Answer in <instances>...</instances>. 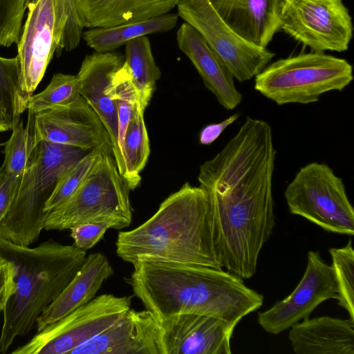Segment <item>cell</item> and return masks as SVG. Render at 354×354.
<instances>
[{
  "label": "cell",
  "instance_id": "cell-1",
  "mask_svg": "<svg viewBox=\"0 0 354 354\" xmlns=\"http://www.w3.org/2000/svg\"><path fill=\"white\" fill-rule=\"evenodd\" d=\"M277 151L266 121L247 117L236 134L199 168L208 194L216 254L227 271L252 277L275 225L272 178Z\"/></svg>",
  "mask_w": 354,
  "mask_h": 354
},
{
  "label": "cell",
  "instance_id": "cell-2",
  "mask_svg": "<svg viewBox=\"0 0 354 354\" xmlns=\"http://www.w3.org/2000/svg\"><path fill=\"white\" fill-rule=\"evenodd\" d=\"M133 266L125 282L158 319L198 314L237 325L263 303V295L222 268L153 261H140Z\"/></svg>",
  "mask_w": 354,
  "mask_h": 354
},
{
  "label": "cell",
  "instance_id": "cell-3",
  "mask_svg": "<svg viewBox=\"0 0 354 354\" xmlns=\"http://www.w3.org/2000/svg\"><path fill=\"white\" fill-rule=\"evenodd\" d=\"M115 248L117 255L132 265L153 261L222 268L208 194L189 183L166 198L145 223L120 232Z\"/></svg>",
  "mask_w": 354,
  "mask_h": 354
},
{
  "label": "cell",
  "instance_id": "cell-4",
  "mask_svg": "<svg viewBox=\"0 0 354 354\" xmlns=\"http://www.w3.org/2000/svg\"><path fill=\"white\" fill-rule=\"evenodd\" d=\"M86 251L53 240L35 248L0 236V258L15 269V289L3 310L0 353L29 333L38 317L59 295L84 262Z\"/></svg>",
  "mask_w": 354,
  "mask_h": 354
},
{
  "label": "cell",
  "instance_id": "cell-5",
  "mask_svg": "<svg viewBox=\"0 0 354 354\" xmlns=\"http://www.w3.org/2000/svg\"><path fill=\"white\" fill-rule=\"evenodd\" d=\"M87 153L72 146L39 142L35 158L19 176L14 200L0 224V236L24 246L36 242L48 214L45 205L57 183Z\"/></svg>",
  "mask_w": 354,
  "mask_h": 354
},
{
  "label": "cell",
  "instance_id": "cell-6",
  "mask_svg": "<svg viewBox=\"0 0 354 354\" xmlns=\"http://www.w3.org/2000/svg\"><path fill=\"white\" fill-rule=\"evenodd\" d=\"M19 42V88L28 104L54 53L80 44L84 26L76 0H32Z\"/></svg>",
  "mask_w": 354,
  "mask_h": 354
},
{
  "label": "cell",
  "instance_id": "cell-7",
  "mask_svg": "<svg viewBox=\"0 0 354 354\" xmlns=\"http://www.w3.org/2000/svg\"><path fill=\"white\" fill-rule=\"evenodd\" d=\"M130 189L110 149H103L76 191L48 212L46 230H65L86 223H109L120 230L132 222Z\"/></svg>",
  "mask_w": 354,
  "mask_h": 354
},
{
  "label": "cell",
  "instance_id": "cell-8",
  "mask_svg": "<svg viewBox=\"0 0 354 354\" xmlns=\"http://www.w3.org/2000/svg\"><path fill=\"white\" fill-rule=\"evenodd\" d=\"M254 77V89L277 104H307L324 93L343 91L353 73L346 59L312 51L278 59Z\"/></svg>",
  "mask_w": 354,
  "mask_h": 354
},
{
  "label": "cell",
  "instance_id": "cell-9",
  "mask_svg": "<svg viewBox=\"0 0 354 354\" xmlns=\"http://www.w3.org/2000/svg\"><path fill=\"white\" fill-rule=\"evenodd\" d=\"M284 196L291 214L326 231L353 235V207L343 180L328 165L313 162L300 168Z\"/></svg>",
  "mask_w": 354,
  "mask_h": 354
},
{
  "label": "cell",
  "instance_id": "cell-10",
  "mask_svg": "<svg viewBox=\"0 0 354 354\" xmlns=\"http://www.w3.org/2000/svg\"><path fill=\"white\" fill-rule=\"evenodd\" d=\"M131 296L103 294L37 332L12 354H70L131 308Z\"/></svg>",
  "mask_w": 354,
  "mask_h": 354
},
{
  "label": "cell",
  "instance_id": "cell-11",
  "mask_svg": "<svg viewBox=\"0 0 354 354\" xmlns=\"http://www.w3.org/2000/svg\"><path fill=\"white\" fill-rule=\"evenodd\" d=\"M279 24L312 51H346L353 37L352 19L342 0H282Z\"/></svg>",
  "mask_w": 354,
  "mask_h": 354
},
{
  "label": "cell",
  "instance_id": "cell-12",
  "mask_svg": "<svg viewBox=\"0 0 354 354\" xmlns=\"http://www.w3.org/2000/svg\"><path fill=\"white\" fill-rule=\"evenodd\" d=\"M178 15L194 28L223 60L234 79L243 82L261 72L275 55L250 44L221 18L209 0H180Z\"/></svg>",
  "mask_w": 354,
  "mask_h": 354
},
{
  "label": "cell",
  "instance_id": "cell-13",
  "mask_svg": "<svg viewBox=\"0 0 354 354\" xmlns=\"http://www.w3.org/2000/svg\"><path fill=\"white\" fill-rule=\"evenodd\" d=\"M337 286L331 266L318 251L308 252L305 272L295 290L270 308L258 313L257 322L267 333L278 335L309 317L322 302L335 299Z\"/></svg>",
  "mask_w": 354,
  "mask_h": 354
},
{
  "label": "cell",
  "instance_id": "cell-14",
  "mask_svg": "<svg viewBox=\"0 0 354 354\" xmlns=\"http://www.w3.org/2000/svg\"><path fill=\"white\" fill-rule=\"evenodd\" d=\"M35 129L37 143L65 145L88 152L111 149L105 127L82 96L69 106L36 113Z\"/></svg>",
  "mask_w": 354,
  "mask_h": 354
},
{
  "label": "cell",
  "instance_id": "cell-15",
  "mask_svg": "<svg viewBox=\"0 0 354 354\" xmlns=\"http://www.w3.org/2000/svg\"><path fill=\"white\" fill-rule=\"evenodd\" d=\"M162 354H231L236 325L198 314H178L159 319Z\"/></svg>",
  "mask_w": 354,
  "mask_h": 354
},
{
  "label": "cell",
  "instance_id": "cell-16",
  "mask_svg": "<svg viewBox=\"0 0 354 354\" xmlns=\"http://www.w3.org/2000/svg\"><path fill=\"white\" fill-rule=\"evenodd\" d=\"M124 62L119 53L95 52L84 57L76 77L80 95L97 115L109 134L113 156L124 179L126 167L118 144L117 104L109 93L111 80Z\"/></svg>",
  "mask_w": 354,
  "mask_h": 354
},
{
  "label": "cell",
  "instance_id": "cell-17",
  "mask_svg": "<svg viewBox=\"0 0 354 354\" xmlns=\"http://www.w3.org/2000/svg\"><path fill=\"white\" fill-rule=\"evenodd\" d=\"M70 354H162L159 319L147 309L129 308L111 326Z\"/></svg>",
  "mask_w": 354,
  "mask_h": 354
},
{
  "label": "cell",
  "instance_id": "cell-18",
  "mask_svg": "<svg viewBox=\"0 0 354 354\" xmlns=\"http://www.w3.org/2000/svg\"><path fill=\"white\" fill-rule=\"evenodd\" d=\"M180 50L190 59L198 72L205 86L225 109L232 110L242 101L234 78L221 57L202 35L187 23L177 31Z\"/></svg>",
  "mask_w": 354,
  "mask_h": 354
},
{
  "label": "cell",
  "instance_id": "cell-19",
  "mask_svg": "<svg viewBox=\"0 0 354 354\" xmlns=\"http://www.w3.org/2000/svg\"><path fill=\"white\" fill-rule=\"evenodd\" d=\"M282 0H209L223 21L250 44L266 48L280 30Z\"/></svg>",
  "mask_w": 354,
  "mask_h": 354
},
{
  "label": "cell",
  "instance_id": "cell-20",
  "mask_svg": "<svg viewBox=\"0 0 354 354\" xmlns=\"http://www.w3.org/2000/svg\"><path fill=\"white\" fill-rule=\"evenodd\" d=\"M113 273V268L104 254H88L73 279L38 317L37 332L91 301Z\"/></svg>",
  "mask_w": 354,
  "mask_h": 354
},
{
  "label": "cell",
  "instance_id": "cell-21",
  "mask_svg": "<svg viewBox=\"0 0 354 354\" xmlns=\"http://www.w3.org/2000/svg\"><path fill=\"white\" fill-rule=\"evenodd\" d=\"M288 339L296 354H354V322L329 316L292 325Z\"/></svg>",
  "mask_w": 354,
  "mask_h": 354
},
{
  "label": "cell",
  "instance_id": "cell-22",
  "mask_svg": "<svg viewBox=\"0 0 354 354\" xmlns=\"http://www.w3.org/2000/svg\"><path fill=\"white\" fill-rule=\"evenodd\" d=\"M180 0H76L82 26L106 28L168 13Z\"/></svg>",
  "mask_w": 354,
  "mask_h": 354
},
{
  "label": "cell",
  "instance_id": "cell-23",
  "mask_svg": "<svg viewBox=\"0 0 354 354\" xmlns=\"http://www.w3.org/2000/svg\"><path fill=\"white\" fill-rule=\"evenodd\" d=\"M178 18V14L166 13L133 23L112 27L93 28L84 32L82 37L87 45L95 52H110L131 39L169 31L176 26Z\"/></svg>",
  "mask_w": 354,
  "mask_h": 354
},
{
  "label": "cell",
  "instance_id": "cell-24",
  "mask_svg": "<svg viewBox=\"0 0 354 354\" xmlns=\"http://www.w3.org/2000/svg\"><path fill=\"white\" fill-rule=\"evenodd\" d=\"M126 64L141 106L145 109L161 75L153 57L151 44L146 36L125 43Z\"/></svg>",
  "mask_w": 354,
  "mask_h": 354
},
{
  "label": "cell",
  "instance_id": "cell-25",
  "mask_svg": "<svg viewBox=\"0 0 354 354\" xmlns=\"http://www.w3.org/2000/svg\"><path fill=\"white\" fill-rule=\"evenodd\" d=\"M144 111L138 104L129 123L123 145L126 175L124 180L131 191L141 181L140 175L150 153L149 140L144 120Z\"/></svg>",
  "mask_w": 354,
  "mask_h": 354
},
{
  "label": "cell",
  "instance_id": "cell-26",
  "mask_svg": "<svg viewBox=\"0 0 354 354\" xmlns=\"http://www.w3.org/2000/svg\"><path fill=\"white\" fill-rule=\"evenodd\" d=\"M26 126L20 120L11 130L12 134L4 144V160L2 167L7 174L19 177L35 156L38 143L35 138V116L28 110Z\"/></svg>",
  "mask_w": 354,
  "mask_h": 354
},
{
  "label": "cell",
  "instance_id": "cell-27",
  "mask_svg": "<svg viewBox=\"0 0 354 354\" xmlns=\"http://www.w3.org/2000/svg\"><path fill=\"white\" fill-rule=\"evenodd\" d=\"M28 104L19 88L18 58L0 57V113L11 130L21 120Z\"/></svg>",
  "mask_w": 354,
  "mask_h": 354
},
{
  "label": "cell",
  "instance_id": "cell-28",
  "mask_svg": "<svg viewBox=\"0 0 354 354\" xmlns=\"http://www.w3.org/2000/svg\"><path fill=\"white\" fill-rule=\"evenodd\" d=\"M76 75L58 73L55 74L47 87L32 95L27 110L34 113L69 106L80 97Z\"/></svg>",
  "mask_w": 354,
  "mask_h": 354
},
{
  "label": "cell",
  "instance_id": "cell-29",
  "mask_svg": "<svg viewBox=\"0 0 354 354\" xmlns=\"http://www.w3.org/2000/svg\"><path fill=\"white\" fill-rule=\"evenodd\" d=\"M328 252L337 286L335 299L338 305L346 310L349 319L354 322V251L352 241L349 240L342 248H331Z\"/></svg>",
  "mask_w": 354,
  "mask_h": 354
},
{
  "label": "cell",
  "instance_id": "cell-30",
  "mask_svg": "<svg viewBox=\"0 0 354 354\" xmlns=\"http://www.w3.org/2000/svg\"><path fill=\"white\" fill-rule=\"evenodd\" d=\"M105 149L109 148L97 149L88 152L59 178L45 205L46 212L60 206L76 191L93 166L100 153Z\"/></svg>",
  "mask_w": 354,
  "mask_h": 354
},
{
  "label": "cell",
  "instance_id": "cell-31",
  "mask_svg": "<svg viewBox=\"0 0 354 354\" xmlns=\"http://www.w3.org/2000/svg\"><path fill=\"white\" fill-rule=\"evenodd\" d=\"M26 0H0V46L17 44Z\"/></svg>",
  "mask_w": 354,
  "mask_h": 354
},
{
  "label": "cell",
  "instance_id": "cell-32",
  "mask_svg": "<svg viewBox=\"0 0 354 354\" xmlns=\"http://www.w3.org/2000/svg\"><path fill=\"white\" fill-rule=\"evenodd\" d=\"M109 229H112L109 223H86L71 228L70 236L75 247L86 251L103 239Z\"/></svg>",
  "mask_w": 354,
  "mask_h": 354
},
{
  "label": "cell",
  "instance_id": "cell-33",
  "mask_svg": "<svg viewBox=\"0 0 354 354\" xmlns=\"http://www.w3.org/2000/svg\"><path fill=\"white\" fill-rule=\"evenodd\" d=\"M19 177H13L7 174L4 168L0 167V224L15 196Z\"/></svg>",
  "mask_w": 354,
  "mask_h": 354
},
{
  "label": "cell",
  "instance_id": "cell-34",
  "mask_svg": "<svg viewBox=\"0 0 354 354\" xmlns=\"http://www.w3.org/2000/svg\"><path fill=\"white\" fill-rule=\"evenodd\" d=\"M15 289V269L7 260L0 258V310L3 312Z\"/></svg>",
  "mask_w": 354,
  "mask_h": 354
},
{
  "label": "cell",
  "instance_id": "cell-35",
  "mask_svg": "<svg viewBox=\"0 0 354 354\" xmlns=\"http://www.w3.org/2000/svg\"><path fill=\"white\" fill-rule=\"evenodd\" d=\"M239 118V113H234L222 122L212 123L204 127L199 134V141L202 145H207L214 142L230 124Z\"/></svg>",
  "mask_w": 354,
  "mask_h": 354
},
{
  "label": "cell",
  "instance_id": "cell-36",
  "mask_svg": "<svg viewBox=\"0 0 354 354\" xmlns=\"http://www.w3.org/2000/svg\"><path fill=\"white\" fill-rule=\"evenodd\" d=\"M8 130H10V128H9L6 121L2 116L1 113H0V132H4V131H7Z\"/></svg>",
  "mask_w": 354,
  "mask_h": 354
},
{
  "label": "cell",
  "instance_id": "cell-37",
  "mask_svg": "<svg viewBox=\"0 0 354 354\" xmlns=\"http://www.w3.org/2000/svg\"><path fill=\"white\" fill-rule=\"evenodd\" d=\"M32 0H26V3Z\"/></svg>",
  "mask_w": 354,
  "mask_h": 354
},
{
  "label": "cell",
  "instance_id": "cell-38",
  "mask_svg": "<svg viewBox=\"0 0 354 354\" xmlns=\"http://www.w3.org/2000/svg\"><path fill=\"white\" fill-rule=\"evenodd\" d=\"M2 145H3V144H1V143H0V147H1Z\"/></svg>",
  "mask_w": 354,
  "mask_h": 354
},
{
  "label": "cell",
  "instance_id": "cell-39",
  "mask_svg": "<svg viewBox=\"0 0 354 354\" xmlns=\"http://www.w3.org/2000/svg\"><path fill=\"white\" fill-rule=\"evenodd\" d=\"M1 311L0 310V313H1Z\"/></svg>",
  "mask_w": 354,
  "mask_h": 354
}]
</instances>
